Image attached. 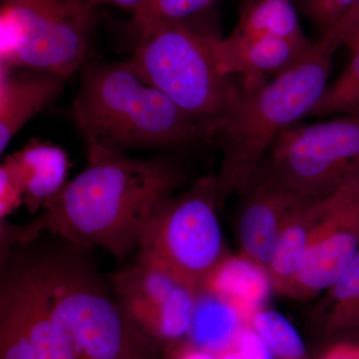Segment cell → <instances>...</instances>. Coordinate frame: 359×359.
Segmentation results:
<instances>
[{
    "instance_id": "6da1fadb",
    "label": "cell",
    "mask_w": 359,
    "mask_h": 359,
    "mask_svg": "<svg viewBox=\"0 0 359 359\" xmlns=\"http://www.w3.org/2000/svg\"><path fill=\"white\" fill-rule=\"evenodd\" d=\"M168 156L135 159L89 146L87 164L30 223L1 219V249L51 236L79 247L102 248L118 261L137 252L153 215L187 181Z\"/></svg>"
},
{
    "instance_id": "7a4b0ae2",
    "label": "cell",
    "mask_w": 359,
    "mask_h": 359,
    "mask_svg": "<svg viewBox=\"0 0 359 359\" xmlns=\"http://www.w3.org/2000/svg\"><path fill=\"white\" fill-rule=\"evenodd\" d=\"M341 44L339 35L327 30L280 74L241 80L237 105L212 128V143L222 153L216 175L219 205L247 188L283 132L311 115L327 87L332 60Z\"/></svg>"
},
{
    "instance_id": "3957f363",
    "label": "cell",
    "mask_w": 359,
    "mask_h": 359,
    "mask_svg": "<svg viewBox=\"0 0 359 359\" xmlns=\"http://www.w3.org/2000/svg\"><path fill=\"white\" fill-rule=\"evenodd\" d=\"M89 146L182 149L212 143L209 127L194 121L164 93L146 83L129 62H89L73 102Z\"/></svg>"
},
{
    "instance_id": "277c9868",
    "label": "cell",
    "mask_w": 359,
    "mask_h": 359,
    "mask_svg": "<svg viewBox=\"0 0 359 359\" xmlns=\"http://www.w3.org/2000/svg\"><path fill=\"white\" fill-rule=\"evenodd\" d=\"M36 238L52 314L77 359H161L154 346L127 320L93 249L61 238Z\"/></svg>"
},
{
    "instance_id": "5b68a950",
    "label": "cell",
    "mask_w": 359,
    "mask_h": 359,
    "mask_svg": "<svg viewBox=\"0 0 359 359\" xmlns=\"http://www.w3.org/2000/svg\"><path fill=\"white\" fill-rule=\"evenodd\" d=\"M196 20L138 28V43L128 62L146 83L209 127L212 136L215 125L237 105L241 86L218 69L215 44L221 37Z\"/></svg>"
},
{
    "instance_id": "8992f818",
    "label": "cell",
    "mask_w": 359,
    "mask_h": 359,
    "mask_svg": "<svg viewBox=\"0 0 359 359\" xmlns=\"http://www.w3.org/2000/svg\"><path fill=\"white\" fill-rule=\"evenodd\" d=\"M218 207L216 175L198 179L156 210L137 259L159 266L198 292L229 256Z\"/></svg>"
},
{
    "instance_id": "52a82bcc",
    "label": "cell",
    "mask_w": 359,
    "mask_h": 359,
    "mask_svg": "<svg viewBox=\"0 0 359 359\" xmlns=\"http://www.w3.org/2000/svg\"><path fill=\"white\" fill-rule=\"evenodd\" d=\"M96 6L91 0H1L0 63L67 80L86 58Z\"/></svg>"
},
{
    "instance_id": "ba28073f",
    "label": "cell",
    "mask_w": 359,
    "mask_h": 359,
    "mask_svg": "<svg viewBox=\"0 0 359 359\" xmlns=\"http://www.w3.org/2000/svg\"><path fill=\"white\" fill-rule=\"evenodd\" d=\"M0 359H77L52 314L36 240L1 250Z\"/></svg>"
},
{
    "instance_id": "9c48e42d",
    "label": "cell",
    "mask_w": 359,
    "mask_h": 359,
    "mask_svg": "<svg viewBox=\"0 0 359 359\" xmlns=\"http://www.w3.org/2000/svg\"><path fill=\"white\" fill-rule=\"evenodd\" d=\"M259 168L304 199L327 198L359 174V116L294 125Z\"/></svg>"
},
{
    "instance_id": "30bf717a",
    "label": "cell",
    "mask_w": 359,
    "mask_h": 359,
    "mask_svg": "<svg viewBox=\"0 0 359 359\" xmlns=\"http://www.w3.org/2000/svg\"><path fill=\"white\" fill-rule=\"evenodd\" d=\"M118 306L127 320L158 348L188 337L196 292L171 273L135 259L109 276Z\"/></svg>"
},
{
    "instance_id": "8fae6325",
    "label": "cell",
    "mask_w": 359,
    "mask_h": 359,
    "mask_svg": "<svg viewBox=\"0 0 359 359\" xmlns=\"http://www.w3.org/2000/svg\"><path fill=\"white\" fill-rule=\"evenodd\" d=\"M359 250V174L323 200L308 252L287 297L309 299L327 292Z\"/></svg>"
},
{
    "instance_id": "7c38bea8",
    "label": "cell",
    "mask_w": 359,
    "mask_h": 359,
    "mask_svg": "<svg viewBox=\"0 0 359 359\" xmlns=\"http://www.w3.org/2000/svg\"><path fill=\"white\" fill-rule=\"evenodd\" d=\"M238 196V256L266 269L283 226L309 199L297 195L261 168Z\"/></svg>"
},
{
    "instance_id": "4fadbf2b",
    "label": "cell",
    "mask_w": 359,
    "mask_h": 359,
    "mask_svg": "<svg viewBox=\"0 0 359 359\" xmlns=\"http://www.w3.org/2000/svg\"><path fill=\"white\" fill-rule=\"evenodd\" d=\"M66 79L52 73L11 67L0 63V153L14 135L53 102Z\"/></svg>"
},
{
    "instance_id": "5bb4252c",
    "label": "cell",
    "mask_w": 359,
    "mask_h": 359,
    "mask_svg": "<svg viewBox=\"0 0 359 359\" xmlns=\"http://www.w3.org/2000/svg\"><path fill=\"white\" fill-rule=\"evenodd\" d=\"M306 39H242L229 35L215 44V57L222 74L241 79H266L289 69L309 50Z\"/></svg>"
},
{
    "instance_id": "9a60e30c",
    "label": "cell",
    "mask_w": 359,
    "mask_h": 359,
    "mask_svg": "<svg viewBox=\"0 0 359 359\" xmlns=\"http://www.w3.org/2000/svg\"><path fill=\"white\" fill-rule=\"evenodd\" d=\"M11 156L25 189V204L32 212L43 208L67 183L69 159L59 146L32 139Z\"/></svg>"
},
{
    "instance_id": "2e32d148",
    "label": "cell",
    "mask_w": 359,
    "mask_h": 359,
    "mask_svg": "<svg viewBox=\"0 0 359 359\" xmlns=\"http://www.w3.org/2000/svg\"><path fill=\"white\" fill-rule=\"evenodd\" d=\"M325 199L304 201L287 219L276 240L266 271L271 287L280 294H287L304 263Z\"/></svg>"
},
{
    "instance_id": "e0dca14e",
    "label": "cell",
    "mask_w": 359,
    "mask_h": 359,
    "mask_svg": "<svg viewBox=\"0 0 359 359\" xmlns=\"http://www.w3.org/2000/svg\"><path fill=\"white\" fill-rule=\"evenodd\" d=\"M244 323L230 301L203 287L196 294L188 337L193 346L218 356L235 346Z\"/></svg>"
},
{
    "instance_id": "ac0fdd59",
    "label": "cell",
    "mask_w": 359,
    "mask_h": 359,
    "mask_svg": "<svg viewBox=\"0 0 359 359\" xmlns=\"http://www.w3.org/2000/svg\"><path fill=\"white\" fill-rule=\"evenodd\" d=\"M204 287L230 301L248 323L266 299L271 282L266 269L240 256H228Z\"/></svg>"
},
{
    "instance_id": "d6986e66",
    "label": "cell",
    "mask_w": 359,
    "mask_h": 359,
    "mask_svg": "<svg viewBox=\"0 0 359 359\" xmlns=\"http://www.w3.org/2000/svg\"><path fill=\"white\" fill-rule=\"evenodd\" d=\"M231 36L242 39H306L294 0H250Z\"/></svg>"
},
{
    "instance_id": "ffe728a7",
    "label": "cell",
    "mask_w": 359,
    "mask_h": 359,
    "mask_svg": "<svg viewBox=\"0 0 359 359\" xmlns=\"http://www.w3.org/2000/svg\"><path fill=\"white\" fill-rule=\"evenodd\" d=\"M318 311L330 330L359 325V250L337 282L323 292Z\"/></svg>"
},
{
    "instance_id": "44dd1931",
    "label": "cell",
    "mask_w": 359,
    "mask_h": 359,
    "mask_svg": "<svg viewBox=\"0 0 359 359\" xmlns=\"http://www.w3.org/2000/svg\"><path fill=\"white\" fill-rule=\"evenodd\" d=\"M249 325L278 359L304 358V346L301 337L278 311L259 309L250 318Z\"/></svg>"
},
{
    "instance_id": "7402d4cb",
    "label": "cell",
    "mask_w": 359,
    "mask_h": 359,
    "mask_svg": "<svg viewBox=\"0 0 359 359\" xmlns=\"http://www.w3.org/2000/svg\"><path fill=\"white\" fill-rule=\"evenodd\" d=\"M351 54L346 69L334 83L327 85L309 116H359V52Z\"/></svg>"
},
{
    "instance_id": "603a6c76",
    "label": "cell",
    "mask_w": 359,
    "mask_h": 359,
    "mask_svg": "<svg viewBox=\"0 0 359 359\" xmlns=\"http://www.w3.org/2000/svg\"><path fill=\"white\" fill-rule=\"evenodd\" d=\"M218 0H144L134 14L137 29L157 22L194 20Z\"/></svg>"
},
{
    "instance_id": "cb8c5ba5",
    "label": "cell",
    "mask_w": 359,
    "mask_h": 359,
    "mask_svg": "<svg viewBox=\"0 0 359 359\" xmlns=\"http://www.w3.org/2000/svg\"><path fill=\"white\" fill-rule=\"evenodd\" d=\"M355 0H295L302 13L321 33L334 29L342 14Z\"/></svg>"
},
{
    "instance_id": "d4e9b609",
    "label": "cell",
    "mask_w": 359,
    "mask_h": 359,
    "mask_svg": "<svg viewBox=\"0 0 359 359\" xmlns=\"http://www.w3.org/2000/svg\"><path fill=\"white\" fill-rule=\"evenodd\" d=\"M25 204V189L11 156H7L0 167V219Z\"/></svg>"
},
{
    "instance_id": "484cf974",
    "label": "cell",
    "mask_w": 359,
    "mask_h": 359,
    "mask_svg": "<svg viewBox=\"0 0 359 359\" xmlns=\"http://www.w3.org/2000/svg\"><path fill=\"white\" fill-rule=\"evenodd\" d=\"M334 30L339 35L341 41L359 34V0H355L353 6L342 14Z\"/></svg>"
},
{
    "instance_id": "4316f807",
    "label": "cell",
    "mask_w": 359,
    "mask_h": 359,
    "mask_svg": "<svg viewBox=\"0 0 359 359\" xmlns=\"http://www.w3.org/2000/svg\"><path fill=\"white\" fill-rule=\"evenodd\" d=\"M169 351H171V359H218L214 354L202 351L192 344L173 346Z\"/></svg>"
},
{
    "instance_id": "83f0119b",
    "label": "cell",
    "mask_w": 359,
    "mask_h": 359,
    "mask_svg": "<svg viewBox=\"0 0 359 359\" xmlns=\"http://www.w3.org/2000/svg\"><path fill=\"white\" fill-rule=\"evenodd\" d=\"M323 359H359L358 344H340L330 349Z\"/></svg>"
},
{
    "instance_id": "f1b7e54d",
    "label": "cell",
    "mask_w": 359,
    "mask_h": 359,
    "mask_svg": "<svg viewBox=\"0 0 359 359\" xmlns=\"http://www.w3.org/2000/svg\"><path fill=\"white\" fill-rule=\"evenodd\" d=\"M95 6L100 4H114V6L125 7V8L137 11L139 6L143 4L144 0H91Z\"/></svg>"
},
{
    "instance_id": "f546056e",
    "label": "cell",
    "mask_w": 359,
    "mask_h": 359,
    "mask_svg": "<svg viewBox=\"0 0 359 359\" xmlns=\"http://www.w3.org/2000/svg\"><path fill=\"white\" fill-rule=\"evenodd\" d=\"M218 359H252L245 354L242 353V351H238V348H236L235 346L231 347V349H229L226 353L219 354V355L217 356Z\"/></svg>"
},
{
    "instance_id": "4dcf8cb0",
    "label": "cell",
    "mask_w": 359,
    "mask_h": 359,
    "mask_svg": "<svg viewBox=\"0 0 359 359\" xmlns=\"http://www.w3.org/2000/svg\"><path fill=\"white\" fill-rule=\"evenodd\" d=\"M342 43L348 47L351 53H356V52H359V34L353 35V36L344 39V41H342Z\"/></svg>"
}]
</instances>
